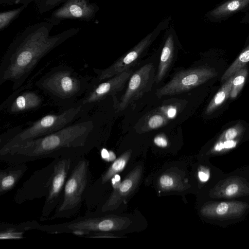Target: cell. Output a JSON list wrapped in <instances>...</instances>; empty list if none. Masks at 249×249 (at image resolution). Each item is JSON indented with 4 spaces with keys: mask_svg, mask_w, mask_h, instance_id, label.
Masks as SVG:
<instances>
[{
    "mask_svg": "<svg viewBox=\"0 0 249 249\" xmlns=\"http://www.w3.org/2000/svg\"><path fill=\"white\" fill-rule=\"evenodd\" d=\"M112 184L114 189H116L119 187L121 184V179L120 176L116 174L112 178Z\"/></svg>",
    "mask_w": 249,
    "mask_h": 249,
    "instance_id": "obj_30",
    "label": "cell"
},
{
    "mask_svg": "<svg viewBox=\"0 0 249 249\" xmlns=\"http://www.w3.org/2000/svg\"><path fill=\"white\" fill-rule=\"evenodd\" d=\"M248 75L246 66L237 71L233 75L232 85L229 97L234 99L242 89Z\"/></svg>",
    "mask_w": 249,
    "mask_h": 249,
    "instance_id": "obj_22",
    "label": "cell"
},
{
    "mask_svg": "<svg viewBox=\"0 0 249 249\" xmlns=\"http://www.w3.org/2000/svg\"><path fill=\"white\" fill-rule=\"evenodd\" d=\"M243 128V126L240 124H236L225 131L222 137L227 141H231L242 132Z\"/></svg>",
    "mask_w": 249,
    "mask_h": 249,
    "instance_id": "obj_25",
    "label": "cell"
},
{
    "mask_svg": "<svg viewBox=\"0 0 249 249\" xmlns=\"http://www.w3.org/2000/svg\"><path fill=\"white\" fill-rule=\"evenodd\" d=\"M233 75L229 77L214 95L207 106L205 113H212L218 107L221 105L230 96Z\"/></svg>",
    "mask_w": 249,
    "mask_h": 249,
    "instance_id": "obj_20",
    "label": "cell"
},
{
    "mask_svg": "<svg viewBox=\"0 0 249 249\" xmlns=\"http://www.w3.org/2000/svg\"><path fill=\"white\" fill-rule=\"evenodd\" d=\"M199 179L203 182L207 181L209 178V175L203 171H200L198 173Z\"/></svg>",
    "mask_w": 249,
    "mask_h": 249,
    "instance_id": "obj_31",
    "label": "cell"
},
{
    "mask_svg": "<svg viewBox=\"0 0 249 249\" xmlns=\"http://www.w3.org/2000/svg\"><path fill=\"white\" fill-rule=\"evenodd\" d=\"M214 69L207 66L183 70L176 73L165 85L159 89L156 95L159 98L189 91L215 77Z\"/></svg>",
    "mask_w": 249,
    "mask_h": 249,
    "instance_id": "obj_7",
    "label": "cell"
},
{
    "mask_svg": "<svg viewBox=\"0 0 249 249\" xmlns=\"http://www.w3.org/2000/svg\"><path fill=\"white\" fill-rule=\"evenodd\" d=\"M174 183L173 178L167 175H162L160 178V184L163 188H169L172 187Z\"/></svg>",
    "mask_w": 249,
    "mask_h": 249,
    "instance_id": "obj_26",
    "label": "cell"
},
{
    "mask_svg": "<svg viewBox=\"0 0 249 249\" xmlns=\"http://www.w3.org/2000/svg\"><path fill=\"white\" fill-rule=\"evenodd\" d=\"M155 70L153 63H149L133 72L129 79L127 89L117 104L118 110H124L129 104L150 90L155 83Z\"/></svg>",
    "mask_w": 249,
    "mask_h": 249,
    "instance_id": "obj_11",
    "label": "cell"
},
{
    "mask_svg": "<svg viewBox=\"0 0 249 249\" xmlns=\"http://www.w3.org/2000/svg\"><path fill=\"white\" fill-rule=\"evenodd\" d=\"M174 56V43L172 38L170 37L166 41L162 49L155 78V84H159L165 77L173 63Z\"/></svg>",
    "mask_w": 249,
    "mask_h": 249,
    "instance_id": "obj_18",
    "label": "cell"
},
{
    "mask_svg": "<svg viewBox=\"0 0 249 249\" xmlns=\"http://www.w3.org/2000/svg\"><path fill=\"white\" fill-rule=\"evenodd\" d=\"M108 161H113L116 160V156L114 153L112 151L109 152V156L106 159Z\"/></svg>",
    "mask_w": 249,
    "mask_h": 249,
    "instance_id": "obj_32",
    "label": "cell"
},
{
    "mask_svg": "<svg viewBox=\"0 0 249 249\" xmlns=\"http://www.w3.org/2000/svg\"><path fill=\"white\" fill-rule=\"evenodd\" d=\"M129 221L112 215L86 212L84 216L62 223L41 225L38 230L51 234L71 233L85 237L95 232H110L126 228Z\"/></svg>",
    "mask_w": 249,
    "mask_h": 249,
    "instance_id": "obj_6",
    "label": "cell"
},
{
    "mask_svg": "<svg viewBox=\"0 0 249 249\" xmlns=\"http://www.w3.org/2000/svg\"><path fill=\"white\" fill-rule=\"evenodd\" d=\"M142 167L134 169L121 183L119 187L114 189L108 198L101 205L98 206L93 212L104 213L117 209L122 201L133 192L140 180Z\"/></svg>",
    "mask_w": 249,
    "mask_h": 249,
    "instance_id": "obj_14",
    "label": "cell"
},
{
    "mask_svg": "<svg viewBox=\"0 0 249 249\" xmlns=\"http://www.w3.org/2000/svg\"><path fill=\"white\" fill-rule=\"evenodd\" d=\"M92 181L89 160L76 158L66 181L61 199L48 220L70 218L80 211Z\"/></svg>",
    "mask_w": 249,
    "mask_h": 249,
    "instance_id": "obj_5",
    "label": "cell"
},
{
    "mask_svg": "<svg viewBox=\"0 0 249 249\" xmlns=\"http://www.w3.org/2000/svg\"><path fill=\"white\" fill-rule=\"evenodd\" d=\"M91 110L57 131L0 149V160L10 164L45 158L85 157L102 140L100 119L96 113L91 114Z\"/></svg>",
    "mask_w": 249,
    "mask_h": 249,
    "instance_id": "obj_1",
    "label": "cell"
},
{
    "mask_svg": "<svg viewBox=\"0 0 249 249\" xmlns=\"http://www.w3.org/2000/svg\"><path fill=\"white\" fill-rule=\"evenodd\" d=\"M133 72L130 69L99 83H94L91 80L88 90L78 102L92 110L98 103L109 95H113L116 92L121 91Z\"/></svg>",
    "mask_w": 249,
    "mask_h": 249,
    "instance_id": "obj_10",
    "label": "cell"
},
{
    "mask_svg": "<svg viewBox=\"0 0 249 249\" xmlns=\"http://www.w3.org/2000/svg\"><path fill=\"white\" fill-rule=\"evenodd\" d=\"M249 5V0H228L212 10L210 16L216 20L229 18Z\"/></svg>",
    "mask_w": 249,
    "mask_h": 249,
    "instance_id": "obj_19",
    "label": "cell"
},
{
    "mask_svg": "<svg viewBox=\"0 0 249 249\" xmlns=\"http://www.w3.org/2000/svg\"><path fill=\"white\" fill-rule=\"evenodd\" d=\"M96 9L87 0H68L53 14L57 19L69 18L90 20L94 16Z\"/></svg>",
    "mask_w": 249,
    "mask_h": 249,
    "instance_id": "obj_15",
    "label": "cell"
},
{
    "mask_svg": "<svg viewBox=\"0 0 249 249\" xmlns=\"http://www.w3.org/2000/svg\"><path fill=\"white\" fill-rule=\"evenodd\" d=\"M23 6L18 9L6 12H1L0 14V30L5 28L24 8Z\"/></svg>",
    "mask_w": 249,
    "mask_h": 249,
    "instance_id": "obj_23",
    "label": "cell"
},
{
    "mask_svg": "<svg viewBox=\"0 0 249 249\" xmlns=\"http://www.w3.org/2000/svg\"><path fill=\"white\" fill-rule=\"evenodd\" d=\"M52 27L49 23L36 24L15 38L1 60L0 85L10 81L13 90L19 88L41 58L78 32L72 28L51 36Z\"/></svg>",
    "mask_w": 249,
    "mask_h": 249,
    "instance_id": "obj_2",
    "label": "cell"
},
{
    "mask_svg": "<svg viewBox=\"0 0 249 249\" xmlns=\"http://www.w3.org/2000/svg\"><path fill=\"white\" fill-rule=\"evenodd\" d=\"M55 160L38 169L27 179L14 196V201L21 204L26 201L46 197L53 181Z\"/></svg>",
    "mask_w": 249,
    "mask_h": 249,
    "instance_id": "obj_8",
    "label": "cell"
},
{
    "mask_svg": "<svg viewBox=\"0 0 249 249\" xmlns=\"http://www.w3.org/2000/svg\"><path fill=\"white\" fill-rule=\"evenodd\" d=\"M166 123V119L164 116L156 114L151 116L147 122L148 127L151 129H154L164 125Z\"/></svg>",
    "mask_w": 249,
    "mask_h": 249,
    "instance_id": "obj_24",
    "label": "cell"
},
{
    "mask_svg": "<svg viewBox=\"0 0 249 249\" xmlns=\"http://www.w3.org/2000/svg\"><path fill=\"white\" fill-rule=\"evenodd\" d=\"M229 206L227 203H220L217 207L216 213L220 215L225 214L228 210Z\"/></svg>",
    "mask_w": 249,
    "mask_h": 249,
    "instance_id": "obj_28",
    "label": "cell"
},
{
    "mask_svg": "<svg viewBox=\"0 0 249 249\" xmlns=\"http://www.w3.org/2000/svg\"><path fill=\"white\" fill-rule=\"evenodd\" d=\"M91 81L73 68L60 65L45 73L35 86L64 109L73 106L84 96Z\"/></svg>",
    "mask_w": 249,
    "mask_h": 249,
    "instance_id": "obj_3",
    "label": "cell"
},
{
    "mask_svg": "<svg viewBox=\"0 0 249 249\" xmlns=\"http://www.w3.org/2000/svg\"><path fill=\"white\" fill-rule=\"evenodd\" d=\"M73 158H58L55 160L54 174L50 192L44 201L39 220L48 221L59 204L64 185L74 160Z\"/></svg>",
    "mask_w": 249,
    "mask_h": 249,
    "instance_id": "obj_9",
    "label": "cell"
},
{
    "mask_svg": "<svg viewBox=\"0 0 249 249\" xmlns=\"http://www.w3.org/2000/svg\"><path fill=\"white\" fill-rule=\"evenodd\" d=\"M90 110L77 102L60 113L47 114L39 119L8 130L0 137V149L41 137L67 126Z\"/></svg>",
    "mask_w": 249,
    "mask_h": 249,
    "instance_id": "obj_4",
    "label": "cell"
},
{
    "mask_svg": "<svg viewBox=\"0 0 249 249\" xmlns=\"http://www.w3.org/2000/svg\"><path fill=\"white\" fill-rule=\"evenodd\" d=\"M176 113V109L174 108H171L169 110L168 115L170 117H173Z\"/></svg>",
    "mask_w": 249,
    "mask_h": 249,
    "instance_id": "obj_34",
    "label": "cell"
},
{
    "mask_svg": "<svg viewBox=\"0 0 249 249\" xmlns=\"http://www.w3.org/2000/svg\"><path fill=\"white\" fill-rule=\"evenodd\" d=\"M249 62V45L241 52L235 60L229 67L223 75L222 81L227 80L239 69H241Z\"/></svg>",
    "mask_w": 249,
    "mask_h": 249,
    "instance_id": "obj_21",
    "label": "cell"
},
{
    "mask_svg": "<svg viewBox=\"0 0 249 249\" xmlns=\"http://www.w3.org/2000/svg\"><path fill=\"white\" fill-rule=\"evenodd\" d=\"M149 44V39L143 40L109 67L103 70L94 69L97 76L92 80V81L94 83H99L130 69L142 57Z\"/></svg>",
    "mask_w": 249,
    "mask_h": 249,
    "instance_id": "obj_13",
    "label": "cell"
},
{
    "mask_svg": "<svg viewBox=\"0 0 249 249\" xmlns=\"http://www.w3.org/2000/svg\"><path fill=\"white\" fill-rule=\"evenodd\" d=\"M154 142L156 145L160 147H165L168 145L167 139L161 135L156 136L154 138Z\"/></svg>",
    "mask_w": 249,
    "mask_h": 249,
    "instance_id": "obj_27",
    "label": "cell"
},
{
    "mask_svg": "<svg viewBox=\"0 0 249 249\" xmlns=\"http://www.w3.org/2000/svg\"><path fill=\"white\" fill-rule=\"evenodd\" d=\"M26 163L10 164L0 170V196L13 189L23 177L27 169Z\"/></svg>",
    "mask_w": 249,
    "mask_h": 249,
    "instance_id": "obj_16",
    "label": "cell"
},
{
    "mask_svg": "<svg viewBox=\"0 0 249 249\" xmlns=\"http://www.w3.org/2000/svg\"><path fill=\"white\" fill-rule=\"evenodd\" d=\"M44 99L39 92L27 85L22 86L0 106L1 111L11 115L34 111L40 107Z\"/></svg>",
    "mask_w": 249,
    "mask_h": 249,
    "instance_id": "obj_12",
    "label": "cell"
},
{
    "mask_svg": "<svg viewBox=\"0 0 249 249\" xmlns=\"http://www.w3.org/2000/svg\"><path fill=\"white\" fill-rule=\"evenodd\" d=\"M63 0H47L46 2V4L50 5H56L58 3L60 2Z\"/></svg>",
    "mask_w": 249,
    "mask_h": 249,
    "instance_id": "obj_33",
    "label": "cell"
},
{
    "mask_svg": "<svg viewBox=\"0 0 249 249\" xmlns=\"http://www.w3.org/2000/svg\"><path fill=\"white\" fill-rule=\"evenodd\" d=\"M40 224L36 220H31L14 224L7 222L0 223V240L20 239L25 233L31 230H37Z\"/></svg>",
    "mask_w": 249,
    "mask_h": 249,
    "instance_id": "obj_17",
    "label": "cell"
},
{
    "mask_svg": "<svg viewBox=\"0 0 249 249\" xmlns=\"http://www.w3.org/2000/svg\"><path fill=\"white\" fill-rule=\"evenodd\" d=\"M238 189V187L236 184L229 185L226 189L225 193L227 196H232L235 194Z\"/></svg>",
    "mask_w": 249,
    "mask_h": 249,
    "instance_id": "obj_29",
    "label": "cell"
}]
</instances>
